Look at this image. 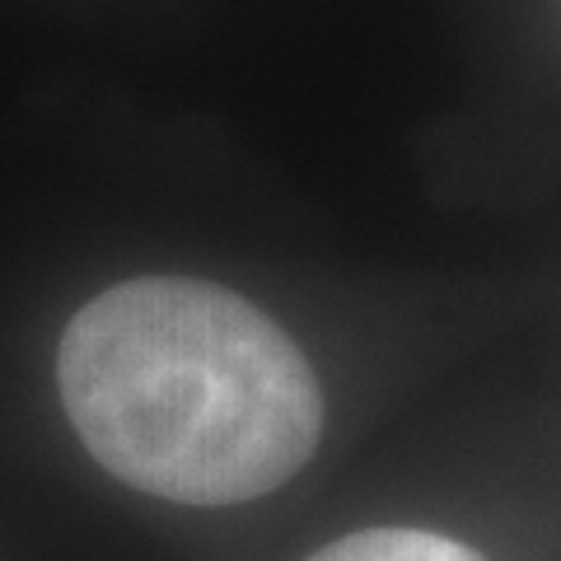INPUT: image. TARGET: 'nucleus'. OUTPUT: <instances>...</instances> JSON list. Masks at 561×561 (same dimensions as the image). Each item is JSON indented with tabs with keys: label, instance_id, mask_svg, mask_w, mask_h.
<instances>
[{
	"label": "nucleus",
	"instance_id": "1",
	"mask_svg": "<svg viewBox=\"0 0 561 561\" xmlns=\"http://www.w3.org/2000/svg\"><path fill=\"white\" fill-rule=\"evenodd\" d=\"M57 383L84 449L179 505L267 496L323 431L300 346L243 295L183 276L94 295L61 337Z\"/></svg>",
	"mask_w": 561,
	"mask_h": 561
},
{
	"label": "nucleus",
	"instance_id": "2",
	"mask_svg": "<svg viewBox=\"0 0 561 561\" xmlns=\"http://www.w3.org/2000/svg\"><path fill=\"white\" fill-rule=\"evenodd\" d=\"M309 561H482V557L463 548V542L426 529H360L351 538H337L323 552H313Z\"/></svg>",
	"mask_w": 561,
	"mask_h": 561
}]
</instances>
